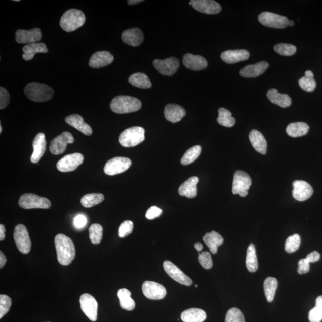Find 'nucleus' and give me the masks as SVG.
I'll use <instances>...</instances> for the list:
<instances>
[{"label":"nucleus","instance_id":"f257e3e1","mask_svg":"<svg viewBox=\"0 0 322 322\" xmlns=\"http://www.w3.org/2000/svg\"><path fill=\"white\" fill-rule=\"evenodd\" d=\"M58 262L63 266L69 265L75 257L74 244L69 237L63 234H57L54 239Z\"/></svg>","mask_w":322,"mask_h":322},{"label":"nucleus","instance_id":"f03ea898","mask_svg":"<svg viewBox=\"0 0 322 322\" xmlns=\"http://www.w3.org/2000/svg\"><path fill=\"white\" fill-rule=\"evenodd\" d=\"M141 102L139 99L128 96H118L112 100L110 104L111 110L118 114L139 111L141 108Z\"/></svg>","mask_w":322,"mask_h":322},{"label":"nucleus","instance_id":"7ed1b4c3","mask_svg":"<svg viewBox=\"0 0 322 322\" xmlns=\"http://www.w3.org/2000/svg\"><path fill=\"white\" fill-rule=\"evenodd\" d=\"M25 95L31 101L35 102H43L53 98L54 90L44 84L32 82L28 84L24 89Z\"/></svg>","mask_w":322,"mask_h":322},{"label":"nucleus","instance_id":"20e7f679","mask_svg":"<svg viewBox=\"0 0 322 322\" xmlns=\"http://www.w3.org/2000/svg\"><path fill=\"white\" fill-rule=\"evenodd\" d=\"M86 16L80 10L72 9L64 12L60 21V27L66 32H73L85 24Z\"/></svg>","mask_w":322,"mask_h":322},{"label":"nucleus","instance_id":"39448f33","mask_svg":"<svg viewBox=\"0 0 322 322\" xmlns=\"http://www.w3.org/2000/svg\"><path fill=\"white\" fill-rule=\"evenodd\" d=\"M145 130L141 127H133L125 130L120 134L119 141L121 146L131 147L137 146L145 139Z\"/></svg>","mask_w":322,"mask_h":322},{"label":"nucleus","instance_id":"423d86ee","mask_svg":"<svg viewBox=\"0 0 322 322\" xmlns=\"http://www.w3.org/2000/svg\"><path fill=\"white\" fill-rule=\"evenodd\" d=\"M18 203L22 208L25 209H49L51 206V202L47 198L33 193H25L19 198Z\"/></svg>","mask_w":322,"mask_h":322},{"label":"nucleus","instance_id":"0eeeda50","mask_svg":"<svg viewBox=\"0 0 322 322\" xmlns=\"http://www.w3.org/2000/svg\"><path fill=\"white\" fill-rule=\"evenodd\" d=\"M258 19L261 24L267 27L284 29L289 26V21L288 18L272 12H262Z\"/></svg>","mask_w":322,"mask_h":322},{"label":"nucleus","instance_id":"6e6552de","mask_svg":"<svg viewBox=\"0 0 322 322\" xmlns=\"http://www.w3.org/2000/svg\"><path fill=\"white\" fill-rule=\"evenodd\" d=\"M252 183L250 176L243 171L237 170L233 177L232 192L234 195L239 194L246 197Z\"/></svg>","mask_w":322,"mask_h":322},{"label":"nucleus","instance_id":"1a4fd4ad","mask_svg":"<svg viewBox=\"0 0 322 322\" xmlns=\"http://www.w3.org/2000/svg\"><path fill=\"white\" fill-rule=\"evenodd\" d=\"M130 159L125 157H115L109 160L104 167L106 175L114 176L124 173L131 167Z\"/></svg>","mask_w":322,"mask_h":322},{"label":"nucleus","instance_id":"9d476101","mask_svg":"<svg viewBox=\"0 0 322 322\" xmlns=\"http://www.w3.org/2000/svg\"><path fill=\"white\" fill-rule=\"evenodd\" d=\"M14 240L18 249L22 254L30 253L31 242L27 228L23 224H18L15 228Z\"/></svg>","mask_w":322,"mask_h":322},{"label":"nucleus","instance_id":"9b49d317","mask_svg":"<svg viewBox=\"0 0 322 322\" xmlns=\"http://www.w3.org/2000/svg\"><path fill=\"white\" fill-rule=\"evenodd\" d=\"M85 157L82 154L75 153L67 154L57 163V168L61 172H73L83 163Z\"/></svg>","mask_w":322,"mask_h":322},{"label":"nucleus","instance_id":"f8f14e48","mask_svg":"<svg viewBox=\"0 0 322 322\" xmlns=\"http://www.w3.org/2000/svg\"><path fill=\"white\" fill-rule=\"evenodd\" d=\"M80 308L87 317L92 321L98 318V304L96 299L89 294H83L79 299Z\"/></svg>","mask_w":322,"mask_h":322},{"label":"nucleus","instance_id":"ddd939ff","mask_svg":"<svg viewBox=\"0 0 322 322\" xmlns=\"http://www.w3.org/2000/svg\"><path fill=\"white\" fill-rule=\"evenodd\" d=\"M155 69L165 76H172L179 69V60L176 57H170L165 60L155 59L153 62Z\"/></svg>","mask_w":322,"mask_h":322},{"label":"nucleus","instance_id":"4468645a","mask_svg":"<svg viewBox=\"0 0 322 322\" xmlns=\"http://www.w3.org/2000/svg\"><path fill=\"white\" fill-rule=\"evenodd\" d=\"M75 141V139L71 133L69 132H63L59 136L54 138L51 141L50 150L51 153L59 155L65 152L67 145L72 144Z\"/></svg>","mask_w":322,"mask_h":322},{"label":"nucleus","instance_id":"2eb2a0df","mask_svg":"<svg viewBox=\"0 0 322 322\" xmlns=\"http://www.w3.org/2000/svg\"><path fill=\"white\" fill-rule=\"evenodd\" d=\"M142 291L145 297L152 300H160L165 298L167 294L166 289L164 286L152 281L144 282Z\"/></svg>","mask_w":322,"mask_h":322},{"label":"nucleus","instance_id":"dca6fc26","mask_svg":"<svg viewBox=\"0 0 322 322\" xmlns=\"http://www.w3.org/2000/svg\"><path fill=\"white\" fill-rule=\"evenodd\" d=\"M163 267L167 275L177 282L188 286L192 284V279L170 261H165L163 263Z\"/></svg>","mask_w":322,"mask_h":322},{"label":"nucleus","instance_id":"f3484780","mask_svg":"<svg viewBox=\"0 0 322 322\" xmlns=\"http://www.w3.org/2000/svg\"><path fill=\"white\" fill-rule=\"evenodd\" d=\"M193 9L203 14L215 15L221 11V6L213 0H191L189 2Z\"/></svg>","mask_w":322,"mask_h":322},{"label":"nucleus","instance_id":"a211bd4d","mask_svg":"<svg viewBox=\"0 0 322 322\" xmlns=\"http://www.w3.org/2000/svg\"><path fill=\"white\" fill-rule=\"evenodd\" d=\"M293 197L298 201H304L310 198L313 193L311 186L303 180H295L293 182Z\"/></svg>","mask_w":322,"mask_h":322},{"label":"nucleus","instance_id":"6ab92c4d","mask_svg":"<svg viewBox=\"0 0 322 322\" xmlns=\"http://www.w3.org/2000/svg\"><path fill=\"white\" fill-rule=\"evenodd\" d=\"M42 38V32L40 28H35L30 30H19L16 32V41L19 44L37 43Z\"/></svg>","mask_w":322,"mask_h":322},{"label":"nucleus","instance_id":"aec40b11","mask_svg":"<svg viewBox=\"0 0 322 322\" xmlns=\"http://www.w3.org/2000/svg\"><path fill=\"white\" fill-rule=\"evenodd\" d=\"M47 141L46 135L43 133L37 134L33 141H32V147H33V152L31 154V163L36 164L44 156L46 151Z\"/></svg>","mask_w":322,"mask_h":322},{"label":"nucleus","instance_id":"412c9836","mask_svg":"<svg viewBox=\"0 0 322 322\" xmlns=\"http://www.w3.org/2000/svg\"><path fill=\"white\" fill-rule=\"evenodd\" d=\"M182 62L186 68L199 71L207 68L208 62L204 57L187 53L183 57Z\"/></svg>","mask_w":322,"mask_h":322},{"label":"nucleus","instance_id":"4be33fe9","mask_svg":"<svg viewBox=\"0 0 322 322\" xmlns=\"http://www.w3.org/2000/svg\"><path fill=\"white\" fill-rule=\"evenodd\" d=\"M114 59V56L109 51H98L90 58L89 64L93 68L99 69L108 66L113 62Z\"/></svg>","mask_w":322,"mask_h":322},{"label":"nucleus","instance_id":"5701e85b","mask_svg":"<svg viewBox=\"0 0 322 322\" xmlns=\"http://www.w3.org/2000/svg\"><path fill=\"white\" fill-rule=\"evenodd\" d=\"M124 43L133 47L140 46L144 41V34L140 28H133L125 30L122 34Z\"/></svg>","mask_w":322,"mask_h":322},{"label":"nucleus","instance_id":"b1692460","mask_svg":"<svg viewBox=\"0 0 322 322\" xmlns=\"http://www.w3.org/2000/svg\"><path fill=\"white\" fill-rule=\"evenodd\" d=\"M250 53L246 50L225 51L221 54L222 60L228 64H234L249 59Z\"/></svg>","mask_w":322,"mask_h":322},{"label":"nucleus","instance_id":"393cba45","mask_svg":"<svg viewBox=\"0 0 322 322\" xmlns=\"http://www.w3.org/2000/svg\"><path fill=\"white\" fill-rule=\"evenodd\" d=\"M164 113L166 120L172 123H176L181 121L186 115L184 108L177 104L167 105Z\"/></svg>","mask_w":322,"mask_h":322},{"label":"nucleus","instance_id":"a878e982","mask_svg":"<svg viewBox=\"0 0 322 322\" xmlns=\"http://www.w3.org/2000/svg\"><path fill=\"white\" fill-rule=\"evenodd\" d=\"M269 67V63L260 62L244 67L240 70V75L244 78H256L262 75Z\"/></svg>","mask_w":322,"mask_h":322},{"label":"nucleus","instance_id":"bb28decb","mask_svg":"<svg viewBox=\"0 0 322 322\" xmlns=\"http://www.w3.org/2000/svg\"><path fill=\"white\" fill-rule=\"evenodd\" d=\"M67 124L78 130L86 136H91L93 133L92 129L90 125L86 123L82 116L78 114H73L68 116L65 119Z\"/></svg>","mask_w":322,"mask_h":322},{"label":"nucleus","instance_id":"cd10ccee","mask_svg":"<svg viewBox=\"0 0 322 322\" xmlns=\"http://www.w3.org/2000/svg\"><path fill=\"white\" fill-rule=\"evenodd\" d=\"M199 178L196 176L190 177L184 183H182L179 188L180 195L186 196V198H193L197 195V185Z\"/></svg>","mask_w":322,"mask_h":322},{"label":"nucleus","instance_id":"c85d7f7f","mask_svg":"<svg viewBox=\"0 0 322 322\" xmlns=\"http://www.w3.org/2000/svg\"><path fill=\"white\" fill-rule=\"evenodd\" d=\"M267 97L272 104L281 106L283 108L289 107L292 105V100L289 96L281 94L276 89L269 90L267 93Z\"/></svg>","mask_w":322,"mask_h":322},{"label":"nucleus","instance_id":"c756f323","mask_svg":"<svg viewBox=\"0 0 322 322\" xmlns=\"http://www.w3.org/2000/svg\"><path fill=\"white\" fill-rule=\"evenodd\" d=\"M22 57L26 61L33 59L37 53H47L48 52L46 44L43 43H34L26 45L23 48Z\"/></svg>","mask_w":322,"mask_h":322},{"label":"nucleus","instance_id":"7c9ffc66","mask_svg":"<svg viewBox=\"0 0 322 322\" xmlns=\"http://www.w3.org/2000/svg\"><path fill=\"white\" fill-rule=\"evenodd\" d=\"M250 141L257 152L265 154L267 152V141L263 135L259 131L253 130L249 134Z\"/></svg>","mask_w":322,"mask_h":322},{"label":"nucleus","instance_id":"2f4dec72","mask_svg":"<svg viewBox=\"0 0 322 322\" xmlns=\"http://www.w3.org/2000/svg\"><path fill=\"white\" fill-rule=\"evenodd\" d=\"M180 317L183 322H204L207 314L201 309L193 308L183 311Z\"/></svg>","mask_w":322,"mask_h":322},{"label":"nucleus","instance_id":"473e14b6","mask_svg":"<svg viewBox=\"0 0 322 322\" xmlns=\"http://www.w3.org/2000/svg\"><path fill=\"white\" fill-rule=\"evenodd\" d=\"M203 240L208 247L211 253L214 254L217 253L218 247L224 243L223 237L215 231L206 234L203 237Z\"/></svg>","mask_w":322,"mask_h":322},{"label":"nucleus","instance_id":"72a5a7b5","mask_svg":"<svg viewBox=\"0 0 322 322\" xmlns=\"http://www.w3.org/2000/svg\"><path fill=\"white\" fill-rule=\"evenodd\" d=\"M309 127L307 124L302 122H293L286 128V133L290 137L296 138L305 136L308 133Z\"/></svg>","mask_w":322,"mask_h":322},{"label":"nucleus","instance_id":"f704fd0d","mask_svg":"<svg viewBox=\"0 0 322 322\" xmlns=\"http://www.w3.org/2000/svg\"><path fill=\"white\" fill-rule=\"evenodd\" d=\"M117 295L120 299L122 308L128 311H132L136 307V303L133 298L131 297V293L129 290L125 288L119 289Z\"/></svg>","mask_w":322,"mask_h":322},{"label":"nucleus","instance_id":"c9c22d12","mask_svg":"<svg viewBox=\"0 0 322 322\" xmlns=\"http://www.w3.org/2000/svg\"><path fill=\"white\" fill-rule=\"evenodd\" d=\"M128 82L131 85L140 89H149L152 86L149 77L143 73L133 74L128 78Z\"/></svg>","mask_w":322,"mask_h":322},{"label":"nucleus","instance_id":"e433bc0d","mask_svg":"<svg viewBox=\"0 0 322 322\" xmlns=\"http://www.w3.org/2000/svg\"><path fill=\"white\" fill-rule=\"evenodd\" d=\"M264 292L267 301L272 302L275 298L277 287H278V281L275 278L268 277L265 279L263 284Z\"/></svg>","mask_w":322,"mask_h":322},{"label":"nucleus","instance_id":"4c0bfd02","mask_svg":"<svg viewBox=\"0 0 322 322\" xmlns=\"http://www.w3.org/2000/svg\"><path fill=\"white\" fill-rule=\"evenodd\" d=\"M246 266L250 272H256L258 269V260L256 255V247L251 244L247 249L246 257Z\"/></svg>","mask_w":322,"mask_h":322},{"label":"nucleus","instance_id":"58836bf2","mask_svg":"<svg viewBox=\"0 0 322 322\" xmlns=\"http://www.w3.org/2000/svg\"><path fill=\"white\" fill-rule=\"evenodd\" d=\"M301 88L307 92H313L316 88V82L314 78V74L311 70H307L305 76L299 80Z\"/></svg>","mask_w":322,"mask_h":322},{"label":"nucleus","instance_id":"ea45409f","mask_svg":"<svg viewBox=\"0 0 322 322\" xmlns=\"http://www.w3.org/2000/svg\"><path fill=\"white\" fill-rule=\"evenodd\" d=\"M218 123L225 127H232L236 122V120L231 115L230 111L224 108L218 109Z\"/></svg>","mask_w":322,"mask_h":322},{"label":"nucleus","instance_id":"a19ab883","mask_svg":"<svg viewBox=\"0 0 322 322\" xmlns=\"http://www.w3.org/2000/svg\"><path fill=\"white\" fill-rule=\"evenodd\" d=\"M104 198L102 193H89L83 196L80 203L84 207L91 208L104 201Z\"/></svg>","mask_w":322,"mask_h":322},{"label":"nucleus","instance_id":"79ce46f5","mask_svg":"<svg viewBox=\"0 0 322 322\" xmlns=\"http://www.w3.org/2000/svg\"><path fill=\"white\" fill-rule=\"evenodd\" d=\"M202 148L200 146H195L186 151L181 159V164L183 166L189 165L198 158L200 155Z\"/></svg>","mask_w":322,"mask_h":322},{"label":"nucleus","instance_id":"37998d69","mask_svg":"<svg viewBox=\"0 0 322 322\" xmlns=\"http://www.w3.org/2000/svg\"><path fill=\"white\" fill-rule=\"evenodd\" d=\"M308 318L310 322H320L322 320V296L316 299L315 307L309 312Z\"/></svg>","mask_w":322,"mask_h":322},{"label":"nucleus","instance_id":"c03bdc74","mask_svg":"<svg viewBox=\"0 0 322 322\" xmlns=\"http://www.w3.org/2000/svg\"><path fill=\"white\" fill-rule=\"evenodd\" d=\"M274 50L281 56H291L297 52V47L289 44H278L274 47Z\"/></svg>","mask_w":322,"mask_h":322},{"label":"nucleus","instance_id":"a18cd8bd","mask_svg":"<svg viewBox=\"0 0 322 322\" xmlns=\"http://www.w3.org/2000/svg\"><path fill=\"white\" fill-rule=\"evenodd\" d=\"M103 236V228L101 225L93 224L89 228V237L92 243L99 244L101 243Z\"/></svg>","mask_w":322,"mask_h":322},{"label":"nucleus","instance_id":"49530a36","mask_svg":"<svg viewBox=\"0 0 322 322\" xmlns=\"http://www.w3.org/2000/svg\"><path fill=\"white\" fill-rule=\"evenodd\" d=\"M301 245V237L298 234L289 236L285 243V251L288 253H293L297 251Z\"/></svg>","mask_w":322,"mask_h":322},{"label":"nucleus","instance_id":"de8ad7c7","mask_svg":"<svg viewBox=\"0 0 322 322\" xmlns=\"http://www.w3.org/2000/svg\"><path fill=\"white\" fill-rule=\"evenodd\" d=\"M225 322H245V318L239 308H232L227 311Z\"/></svg>","mask_w":322,"mask_h":322},{"label":"nucleus","instance_id":"09e8293b","mask_svg":"<svg viewBox=\"0 0 322 322\" xmlns=\"http://www.w3.org/2000/svg\"><path fill=\"white\" fill-rule=\"evenodd\" d=\"M12 299L8 295H0V318L7 314L11 308Z\"/></svg>","mask_w":322,"mask_h":322},{"label":"nucleus","instance_id":"8fccbe9b","mask_svg":"<svg viewBox=\"0 0 322 322\" xmlns=\"http://www.w3.org/2000/svg\"><path fill=\"white\" fill-rule=\"evenodd\" d=\"M134 224L130 220L125 221L122 223L118 230V236L121 238L127 237L133 232Z\"/></svg>","mask_w":322,"mask_h":322},{"label":"nucleus","instance_id":"3c124183","mask_svg":"<svg viewBox=\"0 0 322 322\" xmlns=\"http://www.w3.org/2000/svg\"><path fill=\"white\" fill-rule=\"evenodd\" d=\"M198 260L199 263L205 269H210L213 266L211 254L207 251L199 253Z\"/></svg>","mask_w":322,"mask_h":322},{"label":"nucleus","instance_id":"603ef678","mask_svg":"<svg viewBox=\"0 0 322 322\" xmlns=\"http://www.w3.org/2000/svg\"><path fill=\"white\" fill-rule=\"evenodd\" d=\"M10 98L9 93L8 90L5 88H0V109H3L7 107L9 104Z\"/></svg>","mask_w":322,"mask_h":322},{"label":"nucleus","instance_id":"864d4df0","mask_svg":"<svg viewBox=\"0 0 322 322\" xmlns=\"http://www.w3.org/2000/svg\"><path fill=\"white\" fill-rule=\"evenodd\" d=\"M162 214V209L153 206L150 207L146 212V217L149 220H153V219L159 217Z\"/></svg>","mask_w":322,"mask_h":322},{"label":"nucleus","instance_id":"5fc2aeb1","mask_svg":"<svg viewBox=\"0 0 322 322\" xmlns=\"http://www.w3.org/2000/svg\"><path fill=\"white\" fill-rule=\"evenodd\" d=\"M310 262L306 259H302L299 261L298 273L302 275L309 272L310 270Z\"/></svg>","mask_w":322,"mask_h":322},{"label":"nucleus","instance_id":"6e6d98bb","mask_svg":"<svg viewBox=\"0 0 322 322\" xmlns=\"http://www.w3.org/2000/svg\"><path fill=\"white\" fill-rule=\"evenodd\" d=\"M87 224V218L85 215L79 214L77 215L74 218L73 224L76 228H82L85 226Z\"/></svg>","mask_w":322,"mask_h":322},{"label":"nucleus","instance_id":"4d7b16f0","mask_svg":"<svg viewBox=\"0 0 322 322\" xmlns=\"http://www.w3.org/2000/svg\"><path fill=\"white\" fill-rule=\"evenodd\" d=\"M305 259L310 263H314L320 260V255L317 251H313V252L308 254Z\"/></svg>","mask_w":322,"mask_h":322},{"label":"nucleus","instance_id":"13d9d810","mask_svg":"<svg viewBox=\"0 0 322 322\" xmlns=\"http://www.w3.org/2000/svg\"><path fill=\"white\" fill-rule=\"evenodd\" d=\"M6 261H7V259H6L5 254L1 251L0 252V268L2 269L5 266Z\"/></svg>","mask_w":322,"mask_h":322},{"label":"nucleus","instance_id":"bf43d9fd","mask_svg":"<svg viewBox=\"0 0 322 322\" xmlns=\"http://www.w3.org/2000/svg\"><path fill=\"white\" fill-rule=\"evenodd\" d=\"M6 228L4 225H0V240L3 241L5 238Z\"/></svg>","mask_w":322,"mask_h":322},{"label":"nucleus","instance_id":"052dcab7","mask_svg":"<svg viewBox=\"0 0 322 322\" xmlns=\"http://www.w3.org/2000/svg\"><path fill=\"white\" fill-rule=\"evenodd\" d=\"M195 248L196 250L198 251V252H200L203 250V245L200 243H196L195 244Z\"/></svg>","mask_w":322,"mask_h":322},{"label":"nucleus","instance_id":"680f3d73","mask_svg":"<svg viewBox=\"0 0 322 322\" xmlns=\"http://www.w3.org/2000/svg\"><path fill=\"white\" fill-rule=\"evenodd\" d=\"M143 2V0H128L127 3L129 5H134Z\"/></svg>","mask_w":322,"mask_h":322},{"label":"nucleus","instance_id":"e2e57ef3","mask_svg":"<svg viewBox=\"0 0 322 322\" xmlns=\"http://www.w3.org/2000/svg\"><path fill=\"white\" fill-rule=\"evenodd\" d=\"M295 25V22L293 21H289V26H291V27H293Z\"/></svg>","mask_w":322,"mask_h":322},{"label":"nucleus","instance_id":"0e129e2a","mask_svg":"<svg viewBox=\"0 0 322 322\" xmlns=\"http://www.w3.org/2000/svg\"><path fill=\"white\" fill-rule=\"evenodd\" d=\"M2 126L0 125V133H2Z\"/></svg>","mask_w":322,"mask_h":322},{"label":"nucleus","instance_id":"69168bd1","mask_svg":"<svg viewBox=\"0 0 322 322\" xmlns=\"http://www.w3.org/2000/svg\"><path fill=\"white\" fill-rule=\"evenodd\" d=\"M198 286L197 285H195V288H198Z\"/></svg>","mask_w":322,"mask_h":322}]
</instances>
